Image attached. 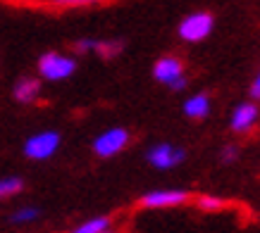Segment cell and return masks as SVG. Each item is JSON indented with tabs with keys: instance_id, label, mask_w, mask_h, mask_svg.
<instances>
[{
	"instance_id": "obj_14",
	"label": "cell",
	"mask_w": 260,
	"mask_h": 233,
	"mask_svg": "<svg viewBox=\"0 0 260 233\" xmlns=\"http://www.w3.org/2000/svg\"><path fill=\"white\" fill-rule=\"evenodd\" d=\"M39 217H41L39 207H34V205H22V207H17V210L10 214V221L17 226H26V224H34Z\"/></svg>"
},
{
	"instance_id": "obj_5",
	"label": "cell",
	"mask_w": 260,
	"mask_h": 233,
	"mask_svg": "<svg viewBox=\"0 0 260 233\" xmlns=\"http://www.w3.org/2000/svg\"><path fill=\"white\" fill-rule=\"evenodd\" d=\"M215 29V17L205 10H198V12H191L179 22L177 26V36H179L184 43H203Z\"/></svg>"
},
{
	"instance_id": "obj_8",
	"label": "cell",
	"mask_w": 260,
	"mask_h": 233,
	"mask_svg": "<svg viewBox=\"0 0 260 233\" xmlns=\"http://www.w3.org/2000/svg\"><path fill=\"white\" fill-rule=\"evenodd\" d=\"M258 119H260L258 100H244L232 109V114H229V129L234 133H239V136H246V133H251L255 129Z\"/></svg>"
},
{
	"instance_id": "obj_2",
	"label": "cell",
	"mask_w": 260,
	"mask_h": 233,
	"mask_svg": "<svg viewBox=\"0 0 260 233\" xmlns=\"http://www.w3.org/2000/svg\"><path fill=\"white\" fill-rule=\"evenodd\" d=\"M153 79L158 84L167 86L170 91L179 93V91H186L189 86V79H186V67L181 62L177 55H162L153 62V69H150Z\"/></svg>"
},
{
	"instance_id": "obj_18",
	"label": "cell",
	"mask_w": 260,
	"mask_h": 233,
	"mask_svg": "<svg viewBox=\"0 0 260 233\" xmlns=\"http://www.w3.org/2000/svg\"><path fill=\"white\" fill-rule=\"evenodd\" d=\"M251 100H260V71L255 74V79L251 84Z\"/></svg>"
},
{
	"instance_id": "obj_19",
	"label": "cell",
	"mask_w": 260,
	"mask_h": 233,
	"mask_svg": "<svg viewBox=\"0 0 260 233\" xmlns=\"http://www.w3.org/2000/svg\"><path fill=\"white\" fill-rule=\"evenodd\" d=\"M110 233H119V228H112V231Z\"/></svg>"
},
{
	"instance_id": "obj_10",
	"label": "cell",
	"mask_w": 260,
	"mask_h": 233,
	"mask_svg": "<svg viewBox=\"0 0 260 233\" xmlns=\"http://www.w3.org/2000/svg\"><path fill=\"white\" fill-rule=\"evenodd\" d=\"M210 109H213V100H210V95L203 93V91H198V93L189 95L186 100H184V114L193 119V122H201L205 116L210 114Z\"/></svg>"
},
{
	"instance_id": "obj_4",
	"label": "cell",
	"mask_w": 260,
	"mask_h": 233,
	"mask_svg": "<svg viewBox=\"0 0 260 233\" xmlns=\"http://www.w3.org/2000/svg\"><path fill=\"white\" fill-rule=\"evenodd\" d=\"M193 200V195L184 188H153L139 198V205L143 210H174L184 207Z\"/></svg>"
},
{
	"instance_id": "obj_12",
	"label": "cell",
	"mask_w": 260,
	"mask_h": 233,
	"mask_svg": "<svg viewBox=\"0 0 260 233\" xmlns=\"http://www.w3.org/2000/svg\"><path fill=\"white\" fill-rule=\"evenodd\" d=\"M93 53L101 60H115L124 53V41L122 38H93Z\"/></svg>"
},
{
	"instance_id": "obj_3",
	"label": "cell",
	"mask_w": 260,
	"mask_h": 233,
	"mask_svg": "<svg viewBox=\"0 0 260 233\" xmlns=\"http://www.w3.org/2000/svg\"><path fill=\"white\" fill-rule=\"evenodd\" d=\"M60 143H62V136L55 131V129H43V131L31 133L29 138L24 140L22 152L26 160H34V162H46L60 150Z\"/></svg>"
},
{
	"instance_id": "obj_7",
	"label": "cell",
	"mask_w": 260,
	"mask_h": 233,
	"mask_svg": "<svg viewBox=\"0 0 260 233\" xmlns=\"http://www.w3.org/2000/svg\"><path fill=\"white\" fill-rule=\"evenodd\" d=\"M146 160L153 169H160V171H170V169H177L184 160H186V150L174 145V143H155L150 145L148 152H146Z\"/></svg>"
},
{
	"instance_id": "obj_17",
	"label": "cell",
	"mask_w": 260,
	"mask_h": 233,
	"mask_svg": "<svg viewBox=\"0 0 260 233\" xmlns=\"http://www.w3.org/2000/svg\"><path fill=\"white\" fill-rule=\"evenodd\" d=\"M237 160H239V145L237 143H227V145L220 150V162L222 164H234Z\"/></svg>"
},
{
	"instance_id": "obj_15",
	"label": "cell",
	"mask_w": 260,
	"mask_h": 233,
	"mask_svg": "<svg viewBox=\"0 0 260 233\" xmlns=\"http://www.w3.org/2000/svg\"><path fill=\"white\" fill-rule=\"evenodd\" d=\"M24 190V181L19 176H0V200H10Z\"/></svg>"
},
{
	"instance_id": "obj_9",
	"label": "cell",
	"mask_w": 260,
	"mask_h": 233,
	"mask_svg": "<svg viewBox=\"0 0 260 233\" xmlns=\"http://www.w3.org/2000/svg\"><path fill=\"white\" fill-rule=\"evenodd\" d=\"M43 95V79L31 76V74H24L15 81L12 86V98L19 105H36Z\"/></svg>"
},
{
	"instance_id": "obj_16",
	"label": "cell",
	"mask_w": 260,
	"mask_h": 233,
	"mask_svg": "<svg viewBox=\"0 0 260 233\" xmlns=\"http://www.w3.org/2000/svg\"><path fill=\"white\" fill-rule=\"evenodd\" d=\"M53 8L60 10H84V8H95V5H103L108 0H48Z\"/></svg>"
},
{
	"instance_id": "obj_1",
	"label": "cell",
	"mask_w": 260,
	"mask_h": 233,
	"mask_svg": "<svg viewBox=\"0 0 260 233\" xmlns=\"http://www.w3.org/2000/svg\"><path fill=\"white\" fill-rule=\"evenodd\" d=\"M36 71L39 76L48 84H60L67 81L70 76H74L77 71V55L70 53H60V50H48L39 57L36 62Z\"/></svg>"
},
{
	"instance_id": "obj_13",
	"label": "cell",
	"mask_w": 260,
	"mask_h": 233,
	"mask_svg": "<svg viewBox=\"0 0 260 233\" xmlns=\"http://www.w3.org/2000/svg\"><path fill=\"white\" fill-rule=\"evenodd\" d=\"M193 205H196L201 212L215 214V212H222L224 207H227V200H224V198H220V195L203 193V195H196V198H193Z\"/></svg>"
},
{
	"instance_id": "obj_11",
	"label": "cell",
	"mask_w": 260,
	"mask_h": 233,
	"mask_svg": "<svg viewBox=\"0 0 260 233\" xmlns=\"http://www.w3.org/2000/svg\"><path fill=\"white\" fill-rule=\"evenodd\" d=\"M112 228H117L115 219L108 217V214H98V217L84 219L77 226H72L67 233H110Z\"/></svg>"
},
{
	"instance_id": "obj_20",
	"label": "cell",
	"mask_w": 260,
	"mask_h": 233,
	"mask_svg": "<svg viewBox=\"0 0 260 233\" xmlns=\"http://www.w3.org/2000/svg\"><path fill=\"white\" fill-rule=\"evenodd\" d=\"M119 233H126V231H122V228H119Z\"/></svg>"
},
{
	"instance_id": "obj_6",
	"label": "cell",
	"mask_w": 260,
	"mask_h": 233,
	"mask_svg": "<svg viewBox=\"0 0 260 233\" xmlns=\"http://www.w3.org/2000/svg\"><path fill=\"white\" fill-rule=\"evenodd\" d=\"M132 143V133L126 131L124 126H110L101 131L91 143V150H93L95 157L101 160H110V157H117L122 150Z\"/></svg>"
}]
</instances>
